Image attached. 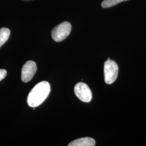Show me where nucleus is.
Segmentation results:
<instances>
[{
	"mask_svg": "<svg viewBox=\"0 0 146 146\" xmlns=\"http://www.w3.org/2000/svg\"><path fill=\"white\" fill-rule=\"evenodd\" d=\"M50 92V86L47 81L37 84L28 95L27 104L31 107L39 106L46 100Z\"/></svg>",
	"mask_w": 146,
	"mask_h": 146,
	"instance_id": "nucleus-1",
	"label": "nucleus"
},
{
	"mask_svg": "<svg viewBox=\"0 0 146 146\" xmlns=\"http://www.w3.org/2000/svg\"><path fill=\"white\" fill-rule=\"evenodd\" d=\"M119 72V67L115 61L110 60L106 61L104 64V81L106 84H113L116 80Z\"/></svg>",
	"mask_w": 146,
	"mask_h": 146,
	"instance_id": "nucleus-2",
	"label": "nucleus"
},
{
	"mask_svg": "<svg viewBox=\"0 0 146 146\" xmlns=\"http://www.w3.org/2000/svg\"><path fill=\"white\" fill-rule=\"evenodd\" d=\"M71 30V24L68 22H63L53 28L52 31V39L56 42H61L69 36Z\"/></svg>",
	"mask_w": 146,
	"mask_h": 146,
	"instance_id": "nucleus-3",
	"label": "nucleus"
},
{
	"mask_svg": "<svg viewBox=\"0 0 146 146\" xmlns=\"http://www.w3.org/2000/svg\"><path fill=\"white\" fill-rule=\"evenodd\" d=\"M76 96L81 101L89 102L92 99V93L88 85L83 82H79L74 87Z\"/></svg>",
	"mask_w": 146,
	"mask_h": 146,
	"instance_id": "nucleus-4",
	"label": "nucleus"
},
{
	"mask_svg": "<svg viewBox=\"0 0 146 146\" xmlns=\"http://www.w3.org/2000/svg\"><path fill=\"white\" fill-rule=\"evenodd\" d=\"M37 71L36 63L28 61L23 66L21 71V79L23 82L27 83L31 81Z\"/></svg>",
	"mask_w": 146,
	"mask_h": 146,
	"instance_id": "nucleus-5",
	"label": "nucleus"
},
{
	"mask_svg": "<svg viewBox=\"0 0 146 146\" xmlns=\"http://www.w3.org/2000/svg\"><path fill=\"white\" fill-rule=\"evenodd\" d=\"M95 145V141L94 139L89 137H86L74 140L68 145V146H94Z\"/></svg>",
	"mask_w": 146,
	"mask_h": 146,
	"instance_id": "nucleus-6",
	"label": "nucleus"
},
{
	"mask_svg": "<svg viewBox=\"0 0 146 146\" xmlns=\"http://www.w3.org/2000/svg\"><path fill=\"white\" fill-rule=\"evenodd\" d=\"M10 34L11 31L8 28H2L0 29V48L7 41Z\"/></svg>",
	"mask_w": 146,
	"mask_h": 146,
	"instance_id": "nucleus-7",
	"label": "nucleus"
},
{
	"mask_svg": "<svg viewBox=\"0 0 146 146\" xmlns=\"http://www.w3.org/2000/svg\"><path fill=\"white\" fill-rule=\"evenodd\" d=\"M126 1H128V0H104L102 2L101 5L103 8H107L111 7H113L114 5H117L118 3H120L121 2Z\"/></svg>",
	"mask_w": 146,
	"mask_h": 146,
	"instance_id": "nucleus-8",
	"label": "nucleus"
},
{
	"mask_svg": "<svg viewBox=\"0 0 146 146\" xmlns=\"http://www.w3.org/2000/svg\"><path fill=\"white\" fill-rule=\"evenodd\" d=\"M7 73V71L5 69H0V81L5 78Z\"/></svg>",
	"mask_w": 146,
	"mask_h": 146,
	"instance_id": "nucleus-9",
	"label": "nucleus"
},
{
	"mask_svg": "<svg viewBox=\"0 0 146 146\" xmlns=\"http://www.w3.org/2000/svg\"><path fill=\"white\" fill-rule=\"evenodd\" d=\"M23 1H32V0H23Z\"/></svg>",
	"mask_w": 146,
	"mask_h": 146,
	"instance_id": "nucleus-10",
	"label": "nucleus"
}]
</instances>
